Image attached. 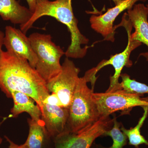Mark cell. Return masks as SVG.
<instances>
[{"instance_id":"6da1fadb","label":"cell","mask_w":148,"mask_h":148,"mask_svg":"<svg viewBox=\"0 0 148 148\" xmlns=\"http://www.w3.org/2000/svg\"><path fill=\"white\" fill-rule=\"evenodd\" d=\"M0 89L10 98L12 92H24L41 111L44 101L50 94L45 81L27 60L3 50L0 52Z\"/></svg>"},{"instance_id":"7a4b0ae2","label":"cell","mask_w":148,"mask_h":148,"mask_svg":"<svg viewBox=\"0 0 148 148\" xmlns=\"http://www.w3.org/2000/svg\"><path fill=\"white\" fill-rule=\"evenodd\" d=\"M72 0H36V9L31 18L26 24L20 25V29L27 34L38 19L43 16L55 18L68 27L71 33V43L65 54L67 58H82L87 53L89 40L81 33L78 27L77 19L74 15Z\"/></svg>"},{"instance_id":"3957f363","label":"cell","mask_w":148,"mask_h":148,"mask_svg":"<svg viewBox=\"0 0 148 148\" xmlns=\"http://www.w3.org/2000/svg\"><path fill=\"white\" fill-rule=\"evenodd\" d=\"M84 77H80L69 108V116L65 131L76 132L101 118L93 101V90L88 87Z\"/></svg>"},{"instance_id":"277c9868","label":"cell","mask_w":148,"mask_h":148,"mask_svg":"<svg viewBox=\"0 0 148 148\" xmlns=\"http://www.w3.org/2000/svg\"><path fill=\"white\" fill-rule=\"evenodd\" d=\"M29 38L38 58L35 69L47 82L61 72L60 59L65 52L51 40L50 35L34 33Z\"/></svg>"},{"instance_id":"5b68a950","label":"cell","mask_w":148,"mask_h":148,"mask_svg":"<svg viewBox=\"0 0 148 148\" xmlns=\"http://www.w3.org/2000/svg\"><path fill=\"white\" fill-rule=\"evenodd\" d=\"M123 26L126 29L128 37V42L125 49L121 53H117L111 56L109 60H103L97 66L93 69L88 70L85 74V78L87 82H91L92 89L93 90L94 84L96 80V74L98 71L105 66L112 65L114 69V74L110 77V85L106 92H110L119 90V81L123 69L125 66L130 67L132 66V61L130 59V53L132 51L142 44L137 41L133 40L131 38L132 25L127 17V13H125L122 17L121 23L117 26Z\"/></svg>"},{"instance_id":"8992f818","label":"cell","mask_w":148,"mask_h":148,"mask_svg":"<svg viewBox=\"0 0 148 148\" xmlns=\"http://www.w3.org/2000/svg\"><path fill=\"white\" fill-rule=\"evenodd\" d=\"M114 119L101 116L94 123L76 132L64 131L54 139L55 148H90L94 141L113 125Z\"/></svg>"},{"instance_id":"52a82bcc","label":"cell","mask_w":148,"mask_h":148,"mask_svg":"<svg viewBox=\"0 0 148 148\" xmlns=\"http://www.w3.org/2000/svg\"><path fill=\"white\" fill-rule=\"evenodd\" d=\"M100 116H110L119 111L131 110L134 107L148 106V97L143 98L138 94L122 90L99 92L92 94Z\"/></svg>"},{"instance_id":"ba28073f","label":"cell","mask_w":148,"mask_h":148,"mask_svg":"<svg viewBox=\"0 0 148 148\" xmlns=\"http://www.w3.org/2000/svg\"><path fill=\"white\" fill-rule=\"evenodd\" d=\"M79 72L73 62L66 57L61 72L47 82L49 92L57 95L62 107L69 108L79 80Z\"/></svg>"},{"instance_id":"9c48e42d","label":"cell","mask_w":148,"mask_h":148,"mask_svg":"<svg viewBox=\"0 0 148 148\" xmlns=\"http://www.w3.org/2000/svg\"><path fill=\"white\" fill-rule=\"evenodd\" d=\"M3 45L8 53L26 59L31 66L35 69L38 62L36 54L32 47L29 37H27L21 29L6 26Z\"/></svg>"},{"instance_id":"30bf717a","label":"cell","mask_w":148,"mask_h":148,"mask_svg":"<svg viewBox=\"0 0 148 148\" xmlns=\"http://www.w3.org/2000/svg\"><path fill=\"white\" fill-rule=\"evenodd\" d=\"M147 0H124L112 8L108 9L106 13L90 17L91 27L104 37L105 40L114 42L115 30L113 24L116 18L123 12L133 7L138 1L145 2Z\"/></svg>"},{"instance_id":"8fae6325","label":"cell","mask_w":148,"mask_h":148,"mask_svg":"<svg viewBox=\"0 0 148 148\" xmlns=\"http://www.w3.org/2000/svg\"><path fill=\"white\" fill-rule=\"evenodd\" d=\"M41 112V119L49 137L54 138L65 131L69 109L43 103Z\"/></svg>"},{"instance_id":"7c38bea8","label":"cell","mask_w":148,"mask_h":148,"mask_svg":"<svg viewBox=\"0 0 148 148\" xmlns=\"http://www.w3.org/2000/svg\"><path fill=\"white\" fill-rule=\"evenodd\" d=\"M127 15L132 27L135 29L131 38L146 45L148 48V8L143 3L135 4L127 10Z\"/></svg>"},{"instance_id":"4fadbf2b","label":"cell","mask_w":148,"mask_h":148,"mask_svg":"<svg viewBox=\"0 0 148 148\" xmlns=\"http://www.w3.org/2000/svg\"><path fill=\"white\" fill-rule=\"evenodd\" d=\"M33 14L16 0H0V16L4 21L20 26L28 22Z\"/></svg>"},{"instance_id":"5bb4252c","label":"cell","mask_w":148,"mask_h":148,"mask_svg":"<svg viewBox=\"0 0 148 148\" xmlns=\"http://www.w3.org/2000/svg\"><path fill=\"white\" fill-rule=\"evenodd\" d=\"M11 98L13 99L14 106L11 110L10 117H16L19 114L27 112L31 119L35 120L41 119L42 112L40 107L35 105V101L24 92L14 91L11 93Z\"/></svg>"},{"instance_id":"9a60e30c","label":"cell","mask_w":148,"mask_h":148,"mask_svg":"<svg viewBox=\"0 0 148 148\" xmlns=\"http://www.w3.org/2000/svg\"><path fill=\"white\" fill-rule=\"evenodd\" d=\"M29 133L24 143L28 148H43L48 137H49L44 123L39 120L28 119Z\"/></svg>"},{"instance_id":"2e32d148","label":"cell","mask_w":148,"mask_h":148,"mask_svg":"<svg viewBox=\"0 0 148 148\" xmlns=\"http://www.w3.org/2000/svg\"><path fill=\"white\" fill-rule=\"evenodd\" d=\"M142 108L144 110V113L135 127L127 129L122 125L120 128L121 130L127 136L129 145L134 146L136 148H139V146L143 144L148 146V141L141 135L140 132V129L148 116V106H144Z\"/></svg>"},{"instance_id":"e0dca14e","label":"cell","mask_w":148,"mask_h":148,"mask_svg":"<svg viewBox=\"0 0 148 148\" xmlns=\"http://www.w3.org/2000/svg\"><path fill=\"white\" fill-rule=\"evenodd\" d=\"M121 123L119 122L114 118L113 127L110 129L106 131L103 134L104 136H110L113 140V144L109 148H123L127 144V136L121 130Z\"/></svg>"},{"instance_id":"ac0fdd59","label":"cell","mask_w":148,"mask_h":148,"mask_svg":"<svg viewBox=\"0 0 148 148\" xmlns=\"http://www.w3.org/2000/svg\"><path fill=\"white\" fill-rule=\"evenodd\" d=\"M43 103H47L51 106H55L62 107L61 101L56 94L52 92L47 97L44 101Z\"/></svg>"},{"instance_id":"d6986e66","label":"cell","mask_w":148,"mask_h":148,"mask_svg":"<svg viewBox=\"0 0 148 148\" xmlns=\"http://www.w3.org/2000/svg\"><path fill=\"white\" fill-rule=\"evenodd\" d=\"M29 5V9L33 13L36 9V0H26Z\"/></svg>"},{"instance_id":"ffe728a7","label":"cell","mask_w":148,"mask_h":148,"mask_svg":"<svg viewBox=\"0 0 148 148\" xmlns=\"http://www.w3.org/2000/svg\"><path fill=\"white\" fill-rule=\"evenodd\" d=\"M6 119L5 118L3 120V121H2L0 123V126H1V125L2 124V123ZM6 139H7V140H8V141L9 143H10V146L8 148H17V147H18V145H16V144H14V143H13V142H12L10 140V139H9L8 138H7V137H5ZM2 142V140L1 138V137H0V144H1V143Z\"/></svg>"},{"instance_id":"44dd1931","label":"cell","mask_w":148,"mask_h":148,"mask_svg":"<svg viewBox=\"0 0 148 148\" xmlns=\"http://www.w3.org/2000/svg\"><path fill=\"white\" fill-rule=\"evenodd\" d=\"M4 36V33L0 31V52L2 50V47L3 45V40Z\"/></svg>"},{"instance_id":"7402d4cb","label":"cell","mask_w":148,"mask_h":148,"mask_svg":"<svg viewBox=\"0 0 148 148\" xmlns=\"http://www.w3.org/2000/svg\"><path fill=\"white\" fill-rule=\"evenodd\" d=\"M90 148H105V147L93 143Z\"/></svg>"},{"instance_id":"603a6c76","label":"cell","mask_w":148,"mask_h":148,"mask_svg":"<svg viewBox=\"0 0 148 148\" xmlns=\"http://www.w3.org/2000/svg\"><path fill=\"white\" fill-rule=\"evenodd\" d=\"M114 2V3L115 5H117L119 4L120 3L122 2L124 0H112Z\"/></svg>"},{"instance_id":"cb8c5ba5","label":"cell","mask_w":148,"mask_h":148,"mask_svg":"<svg viewBox=\"0 0 148 148\" xmlns=\"http://www.w3.org/2000/svg\"><path fill=\"white\" fill-rule=\"evenodd\" d=\"M142 55L147 58V61H148V52L142 53Z\"/></svg>"},{"instance_id":"d4e9b609","label":"cell","mask_w":148,"mask_h":148,"mask_svg":"<svg viewBox=\"0 0 148 148\" xmlns=\"http://www.w3.org/2000/svg\"><path fill=\"white\" fill-rule=\"evenodd\" d=\"M17 148H28L27 147V146L25 145V144H23V145H21L18 146L17 147Z\"/></svg>"},{"instance_id":"484cf974","label":"cell","mask_w":148,"mask_h":148,"mask_svg":"<svg viewBox=\"0 0 148 148\" xmlns=\"http://www.w3.org/2000/svg\"><path fill=\"white\" fill-rule=\"evenodd\" d=\"M147 8H148V4L147 5Z\"/></svg>"}]
</instances>
